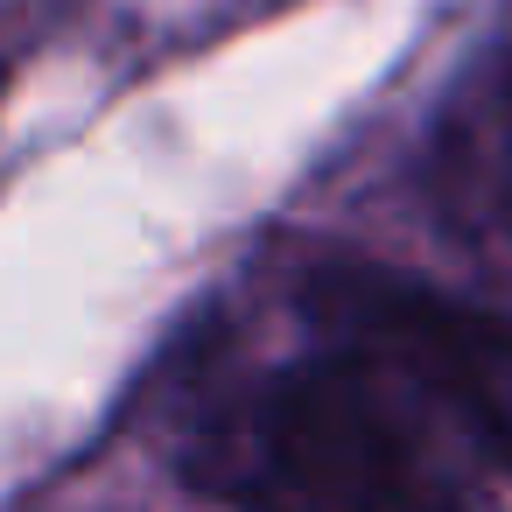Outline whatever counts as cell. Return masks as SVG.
Segmentation results:
<instances>
[{"label":"cell","instance_id":"3957f363","mask_svg":"<svg viewBox=\"0 0 512 512\" xmlns=\"http://www.w3.org/2000/svg\"><path fill=\"white\" fill-rule=\"evenodd\" d=\"M0 85H8V78H0Z\"/></svg>","mask_w":512,"mask_h":512},{"label":"cell","instance_id":"6da1fadb","mask_svg":"<svg viewBox=\"0 0 512 512\" xmlns=\"http://www.w3.org/2000/svg\"><path fill=\"white\" fill-rule=\"evenodd\" d=\"M169 435L225 512H470L477 449L393 274H316L302 330L218 358Z\"/></svg>","mask_w":512,"mask_h":512},{"label":"cell","instance_id":"7a4b0ae2","mask_svg":"<svg viewBox=\"0 0 512 512\" xmlns=\"http://www.w3.org/2000/svg\"><path fill=\"white\" fill-rule=\"evenodd\" d=\"M407 323H414L442 393L456 400L477 463L512 477V323L491 309H470L456 295L414 288V281H407Z\"/></svg>","mask_w":512,"mask_h":512}]
</instances>
